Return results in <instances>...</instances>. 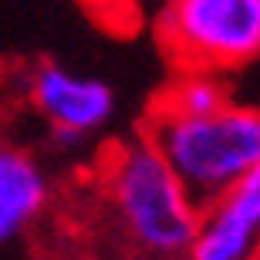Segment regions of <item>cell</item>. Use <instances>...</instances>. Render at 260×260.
Segmentation results:
<instances>
[{
    "mask_svg": "<svg viewBox=\"0 0 260 260\" xmlns=\"http://www.w3.org/2000/svg\"><path fill=\"white\" fill-rule=\"evenodd\" d=\"M105 203L118 240L139 260H186L200 203L152 149L149 139L118 145L105 162Z\"/></svg>",
    "mask_w": 260,
    "mask_h": 260,
    "instance_id": "6da1fadb",
    "label": "cell"
},
{
    "mask_svg": "<svg viewBox=\"0 0 260 260\" xmlns=\"http://www.w3.org/2000/svg\"><path fill=\"white\" fill-rule=\"evenodd\" d=\"M145 139L200 206L260 169V108L253 105L226 102L200 118L152 108Z\"/></svg>",
    "mask_w": 260,
    "mask_h": 260,
    "instance_id": "7a4b0ae2",
    "label": "cell"
},
{
    "mask_svg": "<svg viewBox=\"0 0 260 260\" xmlns=\"http://www.w3.org/2000/svg\"><path fill=\"white\" fill-rule=\"evenodd\" d=\"M159 38L183 71H230L260 58V0H166Z\"/></svg>",
    "mask_w": 260,
    "mask_h": 260,
    "instance_id": "3957f363",
    "label": "cell"
},
{
    "mask_svg": "<svg viewBox=\"0 0 260 260\" xmlns=\"http://www.w3.org/2000/svg\"><path fill=\"white\" fill-rule=\"evenodd\" d=\"M27 98L51 128L58 149H78L115 118V88L64 64H38L27 78Z\"/></svg>",
    "mask_w": 260,
    "mask_h": 260,
    "instance_id": "277c9868",
    "label": "cell"
},
{
    "mask_svg": "<svg viewBox=\"0 0 260 260\" xmlns=\"http://www.w3.org/2000/svg\"><path fill=\"white\" fill-rule=\"evenodd\" d=\"M186 260H260V169L200 206Z\"/></svg>",
    "mask_w": 260,
    "mask_h": 260,
    "instance_id": "5b68a950",
    "label": "cell"
},
{
    "mask_svg": "<svg viewBox=\"0 0 260 260\" xmlns=\"http://www.w3.org/2000/svg\"><path fill=\"white\" fill-rule=\"evenodd\" d=\"M51 203L44 166L20 145L0 142V253L27 237Z\"/></svg>",
    "mask_w": 260,
    "mask_h": 260,
    "instance_id": "8992f818",
    "label": "cell"
},
{
    "mask_svg": "<svg viewBox=\"0 0 260 260\" xmlns=\"http://www.w3.org/2000/svg\"><path fill=\"white\" fill-rule=\"evenodd\" d=\"M230 98H226V85L210 71H183L173 85L166 88V95L155 102L159 112L169 115H183V118H200L220 112Z\"/></svg>",
    "mask_w": 260,
    "mask_h": 260,
    "instance_id": "52a82bcc",
    "label": "cell"
},
{
    "mask_svg": "<svg viewBox=\"0 0 260 260\" xmlns=\"http://www.w3.org/2000/svg\"><path fill=\"white\" fill-rule=\"evenodd\" d=\"M85 4L95 10L102 20H108L112 27H118V24H128V20L139 17L135 0H85Z\"/></svg>",
    "mask_w": 260,
    "mask_h": 260,
    "instance_id": "ba28073f",
    "label": "cell"
}]
</instances>
